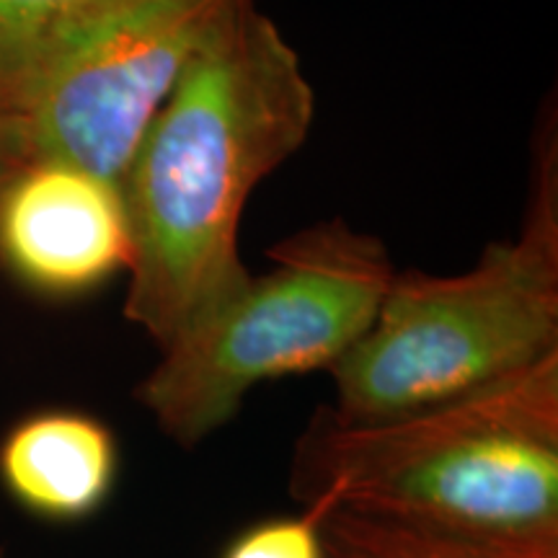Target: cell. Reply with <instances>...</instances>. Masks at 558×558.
<instances>
[{
    "instance_id": "cell-1",
    "label": "cell",
    "mask_w": 558,
    "mask_h": 558,
    "mask_svg": "<svg viewBox=\"0 0 558 558\" xmlns=\"http://www.w3.org/2000/svg\"><path fill=\"white\" fill-rule=\"evenodd\" d=\"M316 120L300 54L256 0H228L140 137L122 199L124 316L160 349L248 282L239 230L251 192Z\"/></svg>"
},
{
    "instance_id": "cell-2",
    "label": "cell",
    "mask_w": 558,
    "mask_h": 558,
    "mask_svg": "<svg viewBox=\"0 0 558 558\" xmlns=\"http://www.w3.org/2000/svg\"><path fill=\"white\" fill-rule=\"evenodd\" d=\"M469 538L558 550V352L484 388L344 424L320 409L298 439L292 494Z\"/></svg>"
},
{
    "instance_id": "cell-3",
    "label": "cell",
    "mask_w": 558,
    "mask_h": 558,
    "mask_svg": "<svg viewBox=\"0 0 558 558\" xmlns=\"http://www.w3.org/2000/svg\"><path fill=\"white\" fill-rule=\"evenodd\" d=\"M558 352V153L538 140L525 220L463 275L390 279L362 339L333 365L344 424H375L458 399Z\"/></svg>"
},
{
    "instance_id": "cell-4",
    "label": "cell",
    "mask_w": 558,
    "mask_h": 558,
    "mask_svg": "<svg viewBox=\"0 0 558 558\" xmlns=\"http://www.w3.org/2000/svg\"><path fill=\"white\" fill-rule=\"evenodd\" d=\"M271 267L160 349L135 388L166 437L194 448L235 416L248 390L331 369L362 339L396 275L380 239L316 222L269 251Z\"/></svg>"
},
{
    "instance_id": "cell-5",
    "label": "cell",
    "mask_w": 558,
    "mask_h": 558,
    "mask_svg": "<svg viewBox=\"0 0 558 558\" xmlns=\"http://www.w3.org/2000/svg\"><path fill=\"white\" fill-rule=\"evenodd\" d=\"M228 0H96L0 70V117L24 160L120 186L140 137Z\"/></svg>"
},
{
    "instance_id": "cell-6",
    "label": "cell",
    "mask_w": 558,
    "mask_h": 558,
    "mask_svg": "<svg viewBox=\"0 0 558 558\" xmlns=\"http://www.w3.org/2000/svg\"><path fill=\"white\" fill-rule=\"evenodd\" d=\"M0 262L41 295L101 288L130 267L122 190L78 166L29 160L0 192Z\"/></svg>"
},
{
    "instance_id": "cell-7",
    "label": "cell",
    "mask_w": 558,
    "mask_h": 558,
    "mask_svg": "<svg viewBox=\"0 0 558 558\" xmlns=\"http://www.w3.org/2000/svg\"><path fill=\"white\" fill-rule=\"evenodd\" d=\"M117 476L114 432L86 411H34L0 439V486L37 520L68 525L94 518Z\"/></svg>"
},
{
    "instance_id": "cell-8",
    "label": "cell",
    "mask_w": 558,
    "mask_h": 558,
    "mask_svg": "<svg viewBox=\"0 0 558 558\" xmlns=\"http://www.w3.org/2000/svg\"><path fill=\"white\" fill-rule=\"evenodd\" d=\"M326 558H558L337 505L324 525Z\"/></svg>"
},
{
    "instance_id": "cell-9",
    "label": "cell",
    "mask_w": 558,
    "mask_h": 558,
    "mask_svg": "<svg viewBox=\"0 0 558 558\" xmlns=\"http://www.w3.org/2000/svg\"><path fill=\"white\" fill-rule=\"evenodd\" d=\"M339 494L333 488L303 501V512L264 520L226 548L222 558H326L324 525Z\"/></svg>"
},
{
    "instance_id": "cell-10",
    "label": "cell",
    "mask_w": 558,
    "mask_h": 558,
    "mask_svg": "<svg viewBox=\"0 0 558 558\" xmlns=\"http://www.w3.org/2000/svg\"><path fill=\"white\" fill-rule=\"evenodd\" d=\"M96 0H0V70L39 34Z\"/></svg>"
},
{
    "instance_id": "cell-11",
    "label": "cell",
    "mask_w": 558,
    "mask_h": 558,
    "mask_svg": "<svg viewBox=\"0 0 558 558\" xmlns=\"http://www.w3.org/2000/svg\"><path fill=\"white\" fill-rule=\"evenodd\" d=\"M24 163H26V160H24V153H21V145H19L16 135H13L9 122L0 117V192H3V186L9 184V179Z\"/></svg>"
},
{
    "instance_id": "cell-12",
    "label": "cell",
    "mask_w": 558,
    "mask_h": 558,
    "mask_svg": "<svg viewBox=\"0 0 558 558\" xmlns=\"http://www.w3.org/2000/svg\"><path fill=\"white\" fill-rule=\"evenodd\" d=\"M0 558H9V556H5V550H0Z\"/></svg>"
}]
</instances>
